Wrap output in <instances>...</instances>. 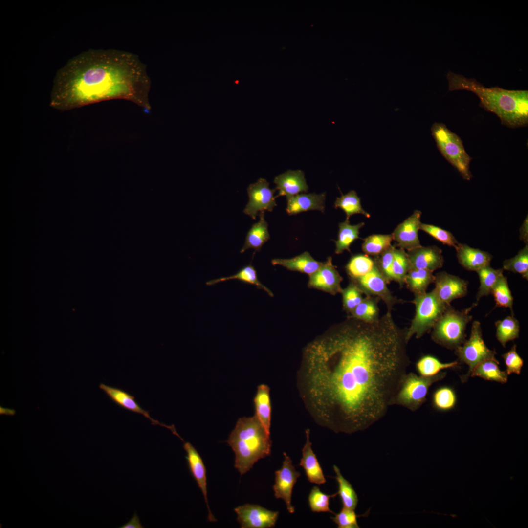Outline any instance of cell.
<instances>
[{
  "mask_svg": "<svg viewBox=\"0 0 528 528\" xmlns=\"http://www.w3.org/2000/svg\"><path fill=\"white\" fill-rule=\"evenodd\" d=\"M431 133L442 155L455 168L464 180L473 176L470 171L472 158L466 153L460 137L441 123L432 126Z\"/></svg>",
  "mask_w": 528,
  "mask_h": 528,
  "instance_id": "6",
  "label": "cell"
},
{
  "mask_svg": "<svg viewBox=\"0 0 528 528\" xmlns=\"http://www.w3.org/2000/svg\"><path fill=\"white\" fill-rule=\"evenodd\" d=\"M516 347L514 344L509 351L502 355L506 367V372L508 375L511 374H520L523 366V360L517 353Z\"/></svg>",
  "mask_w": 528,
  "mask_h": 528,
  "instance_id": "47",
  "label": "cell"
},
{
  "mask_svg": "<svg viewBox=\"0 0 528 528\" xmlns=\"http://www.w3.org/2000/svg\"><path fill=\"white\" fill-rule=\"evenodd\" d=\"M435 288L433 290L443 303L450 306L454 300L463 297L467 293V282L445 271L435 275Z\"/></svg>",
  "mask_w": 528,
  "mask_h": 528,
  "instance_id": "13",
  "label": "cell"
},
{
  "mask_svg": "<svg viewBox=\"0 0 528 528\" xmlns=\"http://www.w3.org/2000/svg\"><path fill=\"white\" fill-rule=\"evenodd\" d=\"M341 293L344 309L348 313H351L363 299L362 291L352 282L347 287L342 289Z\"/></svg>",
  "mask_w": 528,
  "mask_h": 528,
  "instance_id": "43",
  "label": "cell"
},
{
  "mask_svg": "<svg viewBox=\"0 0 528 528\" xmlns=\"http://www.w3.org/2000/svg\"><path fill=\"white\" fill-rule=\"evenodd\" d=\"M477 304L474 303L461 311L449 306L432 328L433 341L451 350H455L463 344L466 341V326L472 319L469 312Z\"/></svg>",
  "mask_w": 528,
  "mask_h": 528,
  "instance_id": "5",
  "label": "cell"
},
{
  "mask_svg": "<svg viewBox=\"0 0 528 528\" xmlns=\"http://www.w3.org/2000/svg\"><path fill=\"white\" fill-rule=\"evenodd\" d=\"M458 365L457 361L443 363L433 355H425L417 361L416 369L419 375L430 377L438 374L444 369L454 368Z\"/></svg>",
  "mask_w": 528,
  "mask_h": 528,
  "instance_id": "31",
  "label": "cell"
},
{
  "mask_svg": "<svg viewBox=\"0 0 528 528\" xmlns=\"http://www.w3.org/2000/svg\"><path fill=\"white\" fill-rule=\"evenodd\" d=\"M433 272L426 269H410L405 276L404 284L414 294L424 293L430 284L434 282Z\"/></svg>",
  "mask_w": 528,
  "mask_h": 528,
  "instance_id": "26",
  "label": "cell"
},
{
  "mask_svg": "<svg viewBox=\"0 0 528 528\" xmlns=\"http://www.w3.org/2000/svg\"><path fill=\"white\" fill-rule=\"evenodd\" d=\"M255 414L266 432L270 435L271 405L270 389L265 384L258 386L254 398Z\"/></svg>",
  "mask_w": 528,
  "mask_h": 528,
  "instance_id": "24",
  "label": "cell"
},
{
  "mask_svg": "<svg viewBox=\"0 0 528 528\" xmlns=\"http://www.w3.org/2000/svg\"><path fill=\"white\" fill-rule=\"evenodd\" d=\"M150 79L136 55L116 49H89L70 59L56 73L51 105L68 109L113 98L143 106Z\"/></svg>",
  "mask_w": 528,
  "mask_h": 528,
  "instance_id": "2",
  "label": "cell"
},
{
  "mask_svg": "<svg viewBox=\"0 0 528 528\" xmlns=\"http://www.w3.org/2000/svg\"><path fill=\"white\" fill-rule=\"evenodd\" d=\"M333 468L338 485V494L343 506L355 510L358 501L357 494L351 483L343 476L339 468L334 465Z\"/></svg>",
  "mask_w": 528,
  "mask_h": 528,
  "instance_id": "33",
  "label": "cell"
},
{
  "mask_svg": "<svg viewBox=\"0 0 528 528\" xmlns=\"http://www.w3.org/2000/svg\"><path fill=\"white\" fill-rule=\"evenodd\" d=\"M410 269V265L407 253L403 249L395 248L392 266L394 281L402 286L404 284L405 276Z\"/></svg>",
  "mask_w": 528,
  "mask_h": 528,
  "instance_id": "41",
  "label": "cell"
},
{
  "mask_svg": "<svg viewBox=\"0 0 528 528\" xmlns=\"http://www.w3.org/2000/svg\"><path fill=\"white\" fill-rule=\"evenodd\" d=\"M99 388L102 390L111 400L119 407L126 410L142 415L151 421L153 425H160L170 429L172 433L178 435L173 425L168 426L160 423L157 420L154 419L149 414V411L144 410L136 401L133 396L121 389L106 385L103 383L99 385Z\"/></svg>",
  "mask_w": 528,
  "mask_h": 528,
  "instance_id": "16",
  "label": "cell"
},
{
  "mask_svg": "<svg viewBox=\"0 0 528 528\" xmlns=\"http://www.w3.org/2000/svg\"><path fill=\"white\" fill-rule=\"evenodd\" d=\"M414 295L412 302L415 306V315L410 327L406 329L407 343L413 336L420 338L430 331L449 306L441 302L433 290Z\"/></svg>",
  "mask_w": 528,
  "mask_h": 528,
  "instance_id": "7",
  "label": "cell"
},
{
  "mask_svg": "<svg viewBox=\"0 0 528 528\" xmlns=\"http://www.w3.org/2000/svg\"><path fill=\"white\" fill-rule=\"evenodd\" d=\"M411 269L434 271L442 267L444 258L442 250L437 246H419L407 253Z\"/></svg>",
  "mask_w": 528,
  "mask_h": 528,
  "instance_id": "17",
  "label": "cell"
},
{
  "mask_svg": "<svg viewBox=\"0 0 528 528\" xmlns=\"http://www.w3.org/2000/svg\"><path fill=\"white\" fill-rule=\"evenodd\" d=\"M455 249L459 264L467 270L476 272L490 265L492 256L487 252L459 242Z\"/></svg>",
  "mask_w": 528,
  "mask_h": 528,
  "instance_id": "20",
  "label": "cell"
},
{
  "mask_svg": "<svg viewBox=\"0 0 528 528\" xmlns=\"http://www.w3.org/2000/svg\"><path fill=\"white\" fill-rule=\"evenodd\" d=\"M420 230L427 233L443 244L450 247L455 248L459 243L452 233L438 226L421 223Z\"/></svg>",
  "mask_w": 528,
  "mask_h": 528,
  "instance_id": "44",
  "label": "cell"
},
{
  "mask_svg": "<svg viewBox=\"0 0 528 528\" xmlns=\"http://www.w3.org/2000/svg\"><path fill=\"white\" fill-rule=\"evenodd\" d=\"M226 442L235 453L234 467L241 475L271 453L270 435L255 415L239 418Z\"/></svg>",
  "mask_w": 528,
  "mask_h": 528,
  "instance_id": "4",
  "label": "cell"
},
{
  "mask_svg": "<svg viewBox=\"0 0 528 528\" xmlns=\"http://www.w3.org/2000/svg\"><path fill=\"white\" fill-rule=\"evenodd\" d=\"M381 299L376 296H366L361 303L350 313L351 317L367 323H372L379 319L378 306Z\"/></svg>",
  "mask_w": 528,
  "mask_h": 528,
  "instance_id": "29",
  "label": "cell"
},
{
  "mask_svg": "<svg viewBox=\"0 0 528 528\" xmlns=\"http://www.w3.org/2000/svg\"><path fill=\"white\" fill-rule=\"evenodd\" d=\"M274 182L276 185V190L279 191L276 198L286 196L287 199L308 190L304 173L301 170H288L275 177Z\"/></svg>",
  "mask_w": 528,
  "mask_h": 528,
  "instance_id": "19",
  "label": "cell"
},
{
  "mask_svg": "<svg viewBox=\"0 0 528 528\" xmlns=\"http://www.w3.org/2000/svg\"><path fill=\"white\" fill-rule=\"evenodd\" d=\"M271 263L274 266L281 265L288 270L310 275L318 269L323 262L316 261L309 252L305 251L290 259H273L271 260Z\"/></svg>",
  "mask_w": 528,
  "mask_h": 528,
  "instance_id": "23",
  "label": "cell"
},
{
  "mask_svg": "<svg viewBox=\"0 0 528 528\" xmlns=\"http://www.w3.org/2000/svg\"><path fill=\"white\" fill-rule=\"evenodd\" d=\"M334 207L342 209L346 215V219L355 214H361L367 218H370L369 213L364 210L360 202V199L354 190H351L345 195L337 198L334 202Z\"/></svg>",
  "mask_w": 528,
  "mask_h": 528,
  "instance_id": "35",
  "label": "cell"
},
{
  "mask_svg": "<svg viewBox=\"0 0 528 528\" xmlns=\"http://www.w3.org/2000/svg\"><path fill=\"white\" fill-rule=\"evenodd\" d=\"M503 269L520 274L528 280V244H525L514 257L505 260L503 263Z\"/></svg>",
  "mask_w": 528,
  "mask_h": 528,
  "instance_id": "39",
  "label": "cell"
},
{
  "mask_svg": "<svg viewBox=\"0 0 528 528\" xmlns=\"http://www.w3.org/2000/svg\"><path fill=\"white\" fill-rule=\"evenodd\" d=\"M364 225V222L351 225L349 220L347 219L344 222L339 223L338 239L335 241V253L339 254L345 250L350 252L351 244L355 240L359 238V230Z\"/></svg>",
  "mask_w": 528,
  "mask_h": 528,
  "instance_id": "28",
  "label": "cell"
},
{
  "mask_svg": "<svg viewBox=\"0 0 528 528\" xmlns=\"http://www.w3.org/2000/svg\"><path fill=\"white\" fill-rule=\"evenodd\" d=\"M342 280V277L332 264V258L329 257L317 270L309 275L308 285L310 288L319 289L334 295L341 293Z\"/></svg>",
  "mask_w": 528,
  "mask_h": 528,
  "instance_id": "14",
  "label": "cell"
},
{
  "mask_svg": "<svg viewBox=\"0 0 528 528\" xmlns=\"http://www.w3.org/2000/svg\"><path fill=\"white\" fill-rule=\"evenodd\" d=\"M497 360L488 359L479 363L472 371L471 376L481 377L484 380L500 383L507 381L508 375L500 369Z\"/></svg>",
  "mask_w": 528,
  "mask_h": 528,
  "instance_id": "30",
  "label": "cell"
},
{
  "mask_svg": "<svg viewBox=\"0 0 528 528\" xmlns=\"http://www.w3.org/2000/svg\"><path fill=\"white\" fill-rule=\"evenodd\" d=\"M449 91L466 90L476 94L480 106L495 114L501 124L509 128L526 127L528 124V91L486 88L476 80L449 72Z\"/></svg>",
  "mask_w": 528,
  "mask_h": 528,
  "instance_id": "3",
  "label": "cell"
},
{
  "mask_svg": "<svg viewBox=\"0 0 528 528\" xmlns=\"http://www.w3.org/2000/svg\"><path fill=\"white\" fill-rule=\"evenodd\" d=\"M395 246H391L387 250L374 258L377 265L388 284L394 281L392 271Z\"/></svg>",
  "mask_w": 528,
  "mask_h": 528,
  "instance_id": "45",
  "label": "cell"
},
{
  "mask_svg": "<svg viewBox=\"0 0 528 528\" xmlns=\"http://www.w3.org/2000/svg\"><path fill=\"white\" fill-rule=\"evenodd\" d=\"M269 186L266 179L261 178L247 188L249 201L243 212L253 220L261 212H271L277 206L274 197L276 189H271Z\"/></svg>",
  "mask_w": 528,
  "mask_h": 528,
  "instance_id": "10",
  "label": "cell"
},
{
  "mask_svg": "<svg viewBox=\"0 0 528 528\" xmlns=\"http://www.w3.org/2000/svg\"><path fill=\"white\" fill-rule=\"evenodd\" d=\"M495 302V307L508 308L514 316L513 298L509 288L507 278L501 275L496 282L491 291Z\"/></svg>",
  "mask_w": 528,
  "mask_h": 528,
  "instance_id": "36",
  "label": "cell"
},
{
  "mask_svg": "<svg viewBox=\"0 0 528 528\" xmlns=\"http://www.w3.org/2000/svg\"><path fill=\"white\" fill-rule=\"evenodd\" d=\"M0 414H6L10 415H14L15 414V410L14 409H11L8 408H5L0 406Z\"/></svg>",
  "mask_w": 528,
  "mask_h": 528,
  "instance_id": "50",
  "label": "cell"
},
{
  "mask_svg": "<svg viewBox=\"0 0 528 528\" xmlns=\"http://www.w3.org/2000/svg\"><path fill=\"white\" fill-rule=\"evenodd\" d=\"M232 279L238 280L243 283L254 285L258 289L265 291L270 297L274 296L272 292L258 280L257 271L251 264L241 268L236 273L232 276L210 280L207 282L206 284L209 286H213L218 283Z\"/></svg>",
  "mask_w": 528,
  "mask_h": 528,
  "instance_id": "27",
  "label": "cell"
},
{
  "mask_svg": "<svg viewBox=\"0 0 528 528\" xmlns=\"http://www.w3.org/2000/svg\"><path fill=\"white\" fill-rule=\"evenodd\" d=\"M455 353L461 362L469 367L467 374L461 377L462 382L467 381L474 368L481 362L488 359L497 360L495 352L490 350L484 342L481 324L478 321L472 323L469 339L455 349Z\"/></svg>",
  "mask_w": 528,
  "mask_h": 528,
  "instance_id": "9",
  "label": "cell"
},
{
  "mask_svg": "<svg viewBox=\"0 0 528 528\" xmlns=\"http://www.w3.org/2000/svg\"><path fill=\"white\" fill-rule=\"evenodd\" d=\"M306 440L302 449V457L299 465L305 470L308 481L320 485L326 482L322 469L316 456L312 449V443L309 440L310 431L306 430Z\"/></svg>",
  "mask_w": 528,
  "mask_h": 528,
  "instance_id": "21",
  "label": "cell"
},
{
  "mask_svg": "<svg viewBox=\"0 0 528 528\" xmlns=\"http://www.w3.org/2000/svg\"><path fill=\"white\" fill-rule=\"evenodd\" d=\"M338 492L329 495L323 493L317 486H314L311 489L308 497V502L311 510L314 512H330L333 513L330 508V500L331 498L335 497Z\"/></svg>",
  "mask_w": 528,
  "mask_h": 528,
  "instance_id": "42",
  "label": "cell"
},
{
  "mask_svg": "<svg viewBox=\"0 0 528 528\" xmlns=\"http://www.w3.org/2000/svg\"><path fill=\"white\" fill-rule=\"evenodd\" d=\"M421 211L415 210L413 213L395 228L392 234L393 240L400 249L408 251L421 246L418 236L420 230Z\"/></svg>",
  "mask_w": 528,
  "mask_h": 528,
  "instance_id": "15",
  "label": "cell"
},
{
  "mask_svg": "<svg viewBox=\"0 0 528 528\" xmlns=\"http://www.w3.org/2000/svg\"><path fill=\"white\" fill-rule=\"evenodd\" d=\"M120 528H143V526L141 525L140 522L139 518L136 513H135L132 517L130 519L129 521L121 526Z\"/></svg>",
  "mask_w": 528,
  "mask_h": 528,
  "instance_id": "49",
  "label": "cell"
},
{
  "mask_svg": "<svg viewBox=\"0 0 528 528\" xmlns=\"http://www.w3.org/2000/svg\"><path fill=\"white\" fill-rule=\"evenodd\" d=\"M283 455L284 459L282 466L275 472L273 489L275 498L283 500L288 512L293 514L295 508L291 504L292 490L300 473L293 465L290 457L286 452H284Z\"/></svg>",
  "mask_w": 528,
  "mask_h": 528,
  "instance_id": "11",
  "label": "cell"
},
{
  "mask_svg": "<svg viewBox=\"0 0 528 528\" xmlns=\"http://www.w3.org/2000/svg\"><path fill=\"white\" fill-rule=\"evenodd\" d=\"M259 216V221L253 224L247 232L241 253L250 248L260 251L264 243L270 239L268 223L264 219V212H261Z\"/></svg>",
  "mask_w": 528,
  "mask_h": 528,
  "instance_id": "25",
  "label": "cell"
},
{
  "mask_svg": "<svg viewBox=\"0 0 528 528\" xmlns=\"http://www.w3.org/2000/svg\"><path fill=\"white\" fill-rule=\"evenodd\" d=\"M392 234H373L364 239L362 249L367 255L377 256L392 246Z\"/></svg>",
  "mask_w": 528,
  "mask_h": 528,
  "instance_id": "37",
  "label": "cell"
},
{
  "mask_svg": "<svg viewBox=\"0 0 528 528\" xmlns=\"http://www.w3.org/2000/svg\"><path fill=\"white\" fill-rule=\"evenodd\" d=\"M496 336L502 346L505 347L507 342L519 337L520 325L514 316H508L503 320L495 322Z\"/></svg>",
  "mask_w": 528,
  "mask_h": 528,
  "instance_id": "32",
  "label": "cell"
},
{
  "mask_svg": "<svg viewBox=\"0 0 528 528\" xmlns=\"http://www.w3.org/2000/svg\"><path fill=\"white\" fill-rule=\"evenodd\" d=\"M325 198V193L298 194L287 198L286 211L289 215L309 210H318L324 213Z\"/></svg>",
  "mask_w": 528,
  "mask_h": 528,
  "instance_id": "22",
  "label": "cell"
},
{
  "mask_svg": "<svg viewBox=\"0 0 528 528\" xmlns=\"http://www.w3.org/2000/svg\"><path fill=\"white\" fill-rule=\"evenodd\" d=\"M406 333L387 311L372 323L351 317L309 343L299 381L315 420L351 434L381 419L410 364Z\"/></svg>",
  "mask_w": 528,
  "mask_h": 528,
  "instance_id": "1",
  "label": "cell"
},
{
  "mask_svg": "<svg viewBox=\"0 0 528 528\" xmlns=\"http://www.w3.org/2000/svg\"><path fill=\"white\" fill-rule=\"evenodd\" d=\"M374 259L367 255L358 254L352 256L345 266L351 280L359 277L371 270L375 264Z\"/></svg>",
  "mask_w": 528,
  "mask_h": 528,
  "instance_id": "38",
  "label": "cell"
},
{
  "mask_svg": "<svg viewBox=\"0 0 528 528\" xmlns=\"http://www.w3.org/2000/svg\"><path fill=\"white\" fill-rule=\"evenodd\" d=\"M519 238L525 244H528V216L527 215L519 230Z\"/></svg>",
  "mask_w": 528,
  "mask_h": 528,
  "instance_id": "48",
  "label": "cell"
},
{
  "mask_svg": "<svg viewBox=\"0 0 528 528\" xmlns=\"http://www.w3.org/2000/svg\"><path fill=\"white\" fill-rule=\"evenodd\" d=\"M183 449L186 452V459L190 471L200 489L208 508V519L210 522H215L208 505L207 499L206 471L203 461L195 448L189 442H184Z\"/></svg>",
  "mask_w": 528,
  "mask_h": 528,
  "instance_id": "18",
  "label": "cell"
},
{
  "mask_svg": "<svg viewBox=\"0 0 528 528\" xmlns=\"http://www.w3.org/2000/svg\"><path fill=\"white\" fill-rule=\"evenodd\" d=\"M503 269H495L489 265L476 271L480 281V286L476 295V303H478L481 298L491 293L497 279L503 274Z\"/></svg>",
  "mask_w": 528,
  "mask_h": 528,
  "instance_id": "34",
  "label": "cell"
},
{
  "mask_svg": "<svg viewBox=\"0 0 528 528\" xmlns=\"http://www.w3.org/2000/svg\"><path fill=\"white\" fill-rule=\"evenodd\" d=\"M456 394L451 388L442 386L438 388L432 396V404L439 411H445L452 409L456 405Z\"/></svg>",
  "mask_w": 528,
  "mask_h": 528,
  "instance_id": "40",
  "label": "cell"
},
{
  "mask_svg": "<svg viewBox=\"0 0 528 528\" xmlns=\"http://www.w3.org/2000/svg\"><path fill=\"white\" fill-rule=\"evenodd\" d=\"M446 372H441L430 377L418 375L410 372L403 377L393 401V405L404 407L416 411L426 401L430 386L443 379Z\"/></svg>",
  "mask_w": 528,
  "mask_h": 528,
  "instance_id": "8",
  "label": "cell"
},
{
  "mask_svg": "<svg viewBox=\"0 0 528 528\" xmlns=\"http://www.w3.org/2000/svg\"><path fill=\"white\" fill-rule=\"evenodd\" d=\"M237 521L242 528L274 527L279 516L278 511L267 509L258 505L246 504L234 509Z\"/></svg>",
  "mask_w": 528,
  "mask_h": 528,
  "instance_id": "12",
  "label": "cell"
},
{
  "mask_svg": "<svg viewBox=\"0 0 528 528\" xmlns=\"http://www.w3.org/2000/svg\"><path fill=\"white\" fill-rule=\"evenodd\" d=\"M366 514L358 515L354 510L343 506L340 511L331 519L338 528H359L357 518L365 516Z\"/></svg>",
  "mask_w": 528,
  "mask_h": 528,
  "instance_id": "46",
  "label": "cell"
}]
</instances>
